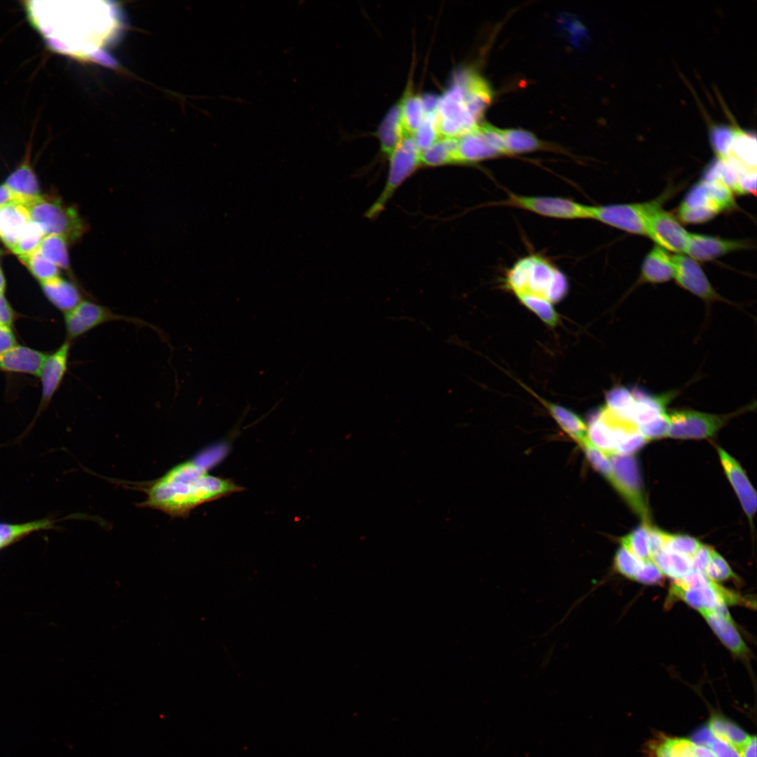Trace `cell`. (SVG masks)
Listing matches in <instances>:
<instances>
[{"instance_id": "cell-1", "label": "cell", "mask_w": 757, "mask_h": 757, "mask_svg": "<svg viewBox=\"0 0 757 757\" xmlns=\"http://www.w3.org/2000/svg\"><path fill=\"white\" fill-rule=\"evenodd\" d=\"M141 507L160 510L172 517H186L198 506L243 490L229 479L210 475L196 458L182 462L144 488Z\"/></svg>"}, {"instance_id": "cell-2", "label": "cell", "mask_w": 757, "mask_h": 757, "mask_svg": "<svg viewBox=\"0 0 757 757\" xmlns=\"http://www.w3.org/2000/svg\"><path fill=\"white\" fill-rule=\"evenodd\" d=\"M493 97V91L479 74L460 69L439 98L436 114L441 137L458 138L479 123Z\"/></svg>"}, {"instance_id": "cell-3", "label": "cell", "mask_w": 757, "mask_h": 757, "mask_svg": "<svg viewBox=\"0 0 757 757\" xmlns=\"http://www.w3.org/2000/svg\"><path fill=\"white\" fill-rule=\"evenodd\" d=\"M505 287L517 294H530L558 303L567 294L566 275L547 259L530 255L518 260L507 272Z\"/></svg>"}, {"instance_id": "cell-4", "label": "cell", "mask_w": 757, "mask_h": 757, "mask_svg": "<svg viewBox=\"0 0 757 757\" xmlns=\"http://www.w3.org/2000/svg\"><path fill=\"white\" fill-rule=\"evenodd\" d=\"M25 207L31 221L39 224L46 236H60L72 243L84 233V222L76 209L55 196H40Z\"/></svg>"}, {"instance_id": "cell-5", "label": "cell", "mask_w": 757, "mask_h": 757, "mask_svg": "<svg viewBox=\"0 0 757 757\" xmlns=\"http://www.w3.org/2000/svg\"><path fill=\"white\" fill-rule=\"evenodd\" d=\"M385 186L365 213L369 219L378 217L402 184L421 165V151L411 135H405L390 155Z\"/></svg>"}, {"instance_id": "cell-6", "label": "cell", "mask_w": 757, "mask_h": 757, "mask_svg": "<svg viewBox=\"0 0 757 757\" xmlns=\"http://www.w3.org/2000/svg\"><path fill=\"white\" fill-rule=\"evenodd\" d=\"M744 407L727 414H714L693 409H676L667 412L669 428L667 437L676 439L711 437L734 416L751 409Z\"/></svg>"}, {"instance_id": "cell-7", "label": "cell", "mask_w": 757, "mask_h": 757, "mask_svg": "<svg viewBox=\"0 0 757 757\" xmlns=\"http://www.w3.org/2000/svg\"><path fill=\"white\" fill-rule=\"evenodd\" d=\"M613 468L611 485L625 500L643 524H650L639 468L633 455L615 454L609 457Z\"/></svg>"}, {"instance_id": "cell-8", "label": "cell", "mask_w": 757, "mask_h": 757, "mask_svg": "<svg viewBox=\"0 0 757 757\" xmlns=\"http://www.w3.org/2000/svg\"><path fill=\"white\" fill-rule=\"evenodd\" d=\"M502 130L489 123H479L457 138V163H472L507 155Z\"/></svg>"}, {"instance_id": "cell-9", "label": "cell", "mask_w": 757, "mask_h": 757, "mask_svg": "<svg viewBox=\"0 0 757 757\" xmlns=\"http://www.w3.org/2000/svg\"><path fill=\"white\" fill-rule=\"evenodd\" d=\"M502 203L546 217L561 219H590V205L562 197L510 193Z\"/></svg>"}, {"instance_id": "cell-10", "label": "cell", "mask_w": 757, "mask_h": 757, "mask_svg": "<svg viewBox=\"0 0 757 757\" xmlns=\"http://www.w3.org/2000/svg\"><path fill=\"white\" fill-rule=\"evenodd\" d=\"M661 200H655L645 219L646 236L657 246L671 252L685 253L689 234L670 213L660 207Z\"/></svg>"}, {"instance_id": "cell-11", "label": "cell", "mask_w": 757, "mask_h": 757, "mask_svg": "<svg viewBox=\"0 0 757 757\" xmlns=\"http://www.w3.org/2000/svg\"><path fill=\"white\" fill-rule=\"evenodd\" d=\"M64 320L67 340L70 342L95 327L111 321L121 320L138 325H150L142 320L116 314L105 306L86 300L64 313Z\"/></svg>"}, {"instance_id": "cell-12", "label": "cell", "mask_w": 757, "mask_h": 757, "mask_svg": "<svg viewBox=\"0 0 757 757\" xmlns=\"http://www.w3.org/2000/svg\"><path fill=\"white\" fill-rule=\"evenodd\" d=\"M655 202L590 205V219L630 233L646 236L645 219Z\"/></svg>"}, {"instance_id": "cell-13", "label": "cell", "mask_w": 757, "mask_h": 757, "mask_svg": "<svg viewBox=\"0 0 757 757\" xmlns=\"http://www.w3.org/2000/svg\"><path fill=\"white\" fill-rule=\"evenodd\" d=\"M672 260L674 266L673 278L681 287L708 305L718 301L734 305L715 290L696 261L681 254L673 255Z\"/></svg>"}, {"instance_id": "cell-14", "label": "cell", "mask_w": 757, "mask_h": 757, "mask_svg": "<svg viewBox=\"0 0 757 757\" xmlns=\"http://www.w3.org/2000/svg\"><path fill=\"white\" fill-rule=\"evenodd\" d=\"M728 592V589L711 579L707 583L694 587H683L674 581L669 588L667 603L669 606L674 601L681 599L699 612L714 610L720 603H725Z\"/></svg>"}, {"instance_id": "cell-15", "label": "cell", "mask_w": 757, "mask_h": 757, "mask_svg": "<svg viewBox=\"0 0 757 757\" xmlns=\"http://www.w3.org/2000/svg\"><path fill=\"white\" fill-rule=\"evenodd\" d=\"M71 342L66 340L55 351L47 356L39 377L41 384V399L39 413L49 404L60 388L67 371Z\"/></svg>"}, {"instance_id": "cell-16", "label": "cell", "mask_w": 757, "mask_h": 757, "mask_svg": "<svg viewBox=\"0 0 757 757\" xmlns=\"http://www.w3.org/2000/svg\"><path fill=\"white\" fill-rule=\"evenodd\" d=\"M717 451L725 473L753 528V518L757 507L756 492L737 460L719 446H717Z\"/></svg>"}, {"instance_id": "cell-17", "label": "cell", "mask_w": 757, "mask_h": 757, "mask_svg": "<svg viewBox=\"0 0 757 757\" xmlns=\"http://www.w3.org/2000/svg\"><path fill=\"white\" fill-rule=\"evenodd\" d=\"M749 247L746 240H726L690 233L685 253L696 261H707Z\"/></svg>"}, {"instance_id": "cell-18", "label": "cell", "mask_w": 757, "mask_h": 757, "mask_svg": "<svg viewBox=\"0 0 757 757\" xmlns=\"http://www.w3.org/2000/svg\"><path fill=\"white\" fill-rule=\"evenodd\" d=\"M647 757H716L692 740L660 735L647 746Z\"/></svg>"}, {"instance_id": "cell-19", "label": "cell", "mask_w": 757, "mask_h": 757, "mask_svg": "<svg viewBox=\"0 0 757 757\" xmlns=\"http://www.w3.org/2000/svg\"><path fill=\"white\" fill-rule=\"evenodd\" d=\"M46 356L43 352L18 344L0 355V371L39 376Z\"/></svg>"}, {"instance_id": "cell-20", "label": "cell", "mask_w": 757, "mask_h": 757, "mask_svg": "<svg viewBox=\"0 0 757 757\" xmlns=\"http://www.w3.org/2000/svg\"><path fill=\"white\" fill-rule=\"evenodd\" d=\"M29 149L23 162L6 178L4 184L13 192L18 204L27 205L40 194L37 177L30 165Z\"/></svg>"}, {"instance_id": "cell-21", "label": "cell", "mask_w": 757, "mask_h": 757, "mask_svg": "<svg viewBox=\"0 0 757 757\" xmlns=\"http://www.w3.org/2000/svg\"><path fill=\"white\" fill-rule=\"evenodd\" d=\"M672 256L657 245L646 254L641 265L639 284H657L674 278Z\"/></svg>"}, {"instance_id": "cell-22", "label": "cell", "mask_w": 757, "mask_h": 757, "mask_svg": "<svg viewBox=\"0 0 757 757\" xmlns=\"http://www.w3.org/2000/svg\"><path fill=\"white\" fill-rule=\"evenodd\" d=\"M30 221L22 205L14 203L0 207V240L11 251Z\"/></svg>"}, {"instance_id": "cell-23", "label": "cell", "mask_w": 757, "mask_h": 757, "mask_svg": "<svg viewBox=\"0 0 757 757\" xmlns=\"http://www.w3.org/2000/svg\"><path fill=\"white\" fill-rule=\"evenodd\" d=\"M712 630L722 643L735 655L746 657L749 649L734 626L732 620H728L714 610L700 611Z\"/></svg>"}, {"instance_id": "cell-24", "label": "cell", "mask_w": 757, "mask_h": 757, "mask_svg": "<svg viewBox=\"0 0 757 757\" xmlns=\"http://www.w3.org/2000/svg\"><path fill=\"white\" fill-rule=\"evenodd\" d=\"M40 285L47 299L64 314L83 301L76 286L60 276L40 282Z\"/></svg>"}, {"instance_id": "cell-25", "label": "cell", "mask_w": 757, "mask_h": 757, "mask_svg": "<svg viewBox=\"0 0 757 757\" xmlns=\"http://www.w3.org/2000/svg\"><path fill=\"white\" fill-rule=\"evenodd\" d=\"M756 146L755 132L742 128L736 123L734 137L724 159H731L749 170H756Z\"/></svg>"}, {"instance_id": "cell-26", "label": "cell", "mask_w": 757, "mask_h": 757, "mask_svg": "<svg viewBox=\"0 0 757 757\" xmlns=\"http://www.w3.org/2000/svg\"><path fill=\"white\" fill-rule=\"evenodd\" d=\"M535 396L546 407L561 428L582 446L588 439L587 427L582 419L564 406L549 402L537 395Z\"/></svg>"}, {"instance_id": "cell-27", "label": "cell", "mask_w": 757, "mask_h": 757, "mask_svg": "<svg viewBox=\"0 0 757 757\" xmlns=\"http://www.w3.org/2000/svg\"><path fill=\"white\" fill-rule=\"evenodd\" d=\"M405 135L399 102L388 111L378 130L382 152L389 157Z\"/></svg>"}, {"instance_id": "cell-28", "label": "cell", "mask_w": 757, "mask_h": 757, "mask_svg": "<svg viewBox=\"0 0 757 757\" xmlns=\"http://www.w3.org/2000/svg\"><path fill=\"white\" fill-rule=\"evenodd\" d=\"M421 161L427 166L457 163V138L441 137L421 152Z\"/></svg>"}, {"instance_id": "cell-29", "label": "cell", "mask_w": 757, "mask_h": 757, "mask_svg": "<svg viewBox=\"0 0 757 757\" xmlns=\"http://www.w3.org/2000/svg\"><path fill=\"white\" fill-rule=\"evenodd\" d=\"M708 727L716 739L730 744L738 753L751 737L737 725L719 716H712Z\"/></svg>"}, {"instance_id": "cell-30", "label": "cell", "mask_w": 757, "mask_h": 757, "mask_svg": "<svg viewBox=\"0 0 757 757\" xmlns=\"http://www.w3.org/2000/svg\"><path fill=\"white\" fill-rule=\"evenodd\" d=\"M652 561L663 574L674 579L683 578L693 571L690 558L665 550L657 554Z\"/></svg>"}, {"instance_id": "cell-31", "label": "cell", "mask_w": 757, "mask_h": 757, "mask_svg": "<svg viewBox=\"0 0 757 757\" xmlns=\"http://www.w3.org/2000/svg\"><path fill=\"white\" fill-rule=\"evenodd\" d=\"M400 104L404 130L407 135L412 136L425 115L422 97L409 93Z\"/></svg>"}, {"instance_id": "cell-32", "label": "cell", "mask_w": 757, "mask_h": 757, "mask_svg": "<svg viewBox=\"0 0 757 757\" xmlns=\"http://www.w3.org/2000/svg\"><path fill=\"white\" fill-rule=\"evenodd\" d=\"M507 155L540 149L543 144L531 132L524 130H502Z\"/></svg>"}, {"instance_id": "cell-33", "label": "cell", "mask_w": 757, "mask_h": 757, "mask_svg": "<svg viewBox=\"0 0 757 757\" xmlns=\"http://www.w3.org/2000/svg\"><path fill=\"white\" fill-rule=\"evenodd\" d=\"M67 240L57 235H47L41 241L38 250L59 268H69Z\"/></svg>"}, {"instance_id": "cell-34", "label": "cell", "mask_w": 757, "mask_h": 757, "mask_svg": "<svg viewBox=\"0 0 757 757\" xmlns=\"http://www.w3.org/2000/svg\"><path fill=\"white\" fill-rule=\"evenodd\" d=\"M522 305L536 314L540 320L550 327H555L559 322V315L553 304L548 300L530 294H515Z\"/></svg>"}, {"instance_id": "cell-35", "label": "cell", "mask_w": 757, "mask_h": 757, "mask_svg": "<svg viewBox=\"0 0 757 757\" xmlns=\"http://www.w3.org/2000/svg\"><path fill=\"white\" fill-rule=\"evenodd\" d=\"M649 526L642 524L620 538L622 547L643 562L651 561L648 548Z\"/></svg>"}, {"instance_id": "cell-36", "label": "cell", "mask_w": 757, "mask_h": 757, "mask_svg": "<svg viewBox=\"0 0 757 757\" xmlns=\"http://www.w3.org/2000/svg\"><path fill=\"white\" fill-rule=\"evenodd\" d=\"M19 259L39 283L60 276L59 268L47 259L38 250Z\"/></svg>"}, {"instance_id": "cell-37", "label": "cell", "mask_w": 757, "mask_h": 757, "mask_svg": "<svg viewBox=\"0 0 757 757\" xmlns=\"http://www.w3.org/2000/svg\"><path fill=\"white\" fill-rule=\"evenodd\" d=\"M46 236L45 231L39 224L30 221L11 251L18 258L27 256L38 250Z\"/></svg>"}, {"instance_id": "cell-38", "label": "cell", "mask_w": 757, "mask_h": 757, "mask_svg": "<svg viewBox=\"0 0 757 757\" xmlns=\"http://www.w3.org/2000/svg\"><path fill=\"white\" fill-rule=\"evenodd\" d=\"M53 521L44 519L20 524L0 523V540L5 545L32 532L51 528Z\"/></svg>"}, {"instance_id": "cell-39", "label": "cell", "mask_w": 757, "mask_h": 757, "mask_svg": "<svg viewBox=\"0 0 757 757\" xmlns=\"http://www.w3.org/2000/svg\"><path fill=\"white\" fill-rule=\"evenodd\" d=\"M411 137L421 152L441 138L436 111L425 113L423 120Z\"/></svg>"}, {"instance_id": "cell-40", "label": "cell", "mask_w": 757, "mask_h": 757, "mask_svg": "<svg viewBox=\"0 0 757 757\" xmlns=\"http://www.w3.org/2000/svg\"><path fill=\"white\" fill-rule=\"evenodd\" d=\"M660 534L665 550L676 552L690 559L701 544L698 540L688 535L671 534L662 530H660Z\"/></svg>"}, {"instance_id": "cell-41", "label": "cell", "mask_w": 757, "mask_h": 757, "mask_svg": "<svg viewBox=\"0 0 757 757\" xmlns=\"http://www.w3.org/2000/svg\"><path fill=\"white\" fill-rule=\"evenodd\" d=\"M644 562L632 555L625 547H620L613 559V569L623 576L634 579Z\"/></svg>"}, {"instance_id": "cell-42", "label": "cell", "mask_w": 757, "mask_h": 757, "mask_svg": "<svg viewBox=\"0 0 757 757\" xmlns=\"http://www.w3.org/2000/svg\"><path fill=\"white\" fill-rule=\"evenodd\" d=\"M700 182L721 212L735 207L732 191L728 186L720 182Z\"/></svg>"}, {"instance_id": "cell-43", "label": "cell", "mask_w": 757, "mask_h": 757, "mask_svg": "<svg viewBox=\"0 0 757 757\" xmlns=\"http://www.w3.org/2000/svg\"><path fill=\"white\" fill-rule=\"evenodd\" d=\"M585 455L594 469L610 483L613 479V468L608 456L595 447L587 439L582 444Z\"/></svg>"}, {"instance_id": "cell-44", "label": "cell", "mask_w": 757, "mask_h": 757, "mask_svg": "<svg viewBox=\"0 0 757 757\" xmlns=\"http://www.w3.org/2000/svg\"><path fill=\"white\" fill-rule=\"evenodd\" d=\"M705 574L715 582L737 578L725 559L714 550L706 568Z\"/></svg>"}, {"instance_id": "cell-45", "label": "cell", "mask_w": 757, "mask_h": 757, "mask_svg": "<svg viewBox=\"0 0 757 757\" xmlns=\"http://www.w3.org/2000/svg\"><path fill=\"white\" fill-rule=\"evenodd\" d=\"M718 213L710 208L686 209L678 207L680 220L686 224H701L709 221Z\"/></svg>"}, {"instance_id": "cell-46", "label": "cell", "mask_w": 757, "mask_h": 757, "mask_svg": "<svg viewBox=\"0 0 757 757\" xmlns=\"http://www.w3.org/2000/svg\"><path fill=\"white\" fill-rule=\"evenodd\" d=\"M663 579L664 574L659 568L652 561H648L644 562L634 580L645 584H659Z\"/></svg>"}, {"instance_id": "cell-47", "label": "cell", "mask_w": 757, "mask_h": 757, "mask_svg": "<svg viewBox=\"0 0 757 757\" xmlns=\"http://www.w3.org/2000/svg\"><path fill=\"white\" fill-rule=\"evenodd\" d=\"M756 170L742 174L732 191L739 195L755 193L756 190Z\"/></svg>"}, {"instance_id": "cell-48", "label": "cell", "mask_w": 757, "mask_h": 757, "mask_svg": "<svg viewBox=\"0 0 757 757\" xmlns=\"http://www.w3.org/2000/svg\"><path fill=\"white\" fill-rule=\"evenodd\" d=\"M713 550L714 549L710 546L700 544L691 558L693 571L705 574Z\"/></svg>"}, {"instance_id": "cell-49", "label": "cell", "mask_w": 757, "mask_h": 757, "mask_svg": "<svg viewBox=\"0 0 757 757\" xmlns=\"http://www.w3.org/2000/svg\"><path fill=\"white\" fill-rule=\"evenodd\" d=\"M17 319V313L5 296L0 293V324L13 328Z\"/></svg>"}, {"instance_id": "cell-50", "label": "cell", "mask_w": 757, "mask_h": 757, "mask_svg": "<svg viewBox=\"0 0 757 757\" xmlns=\"http://www.w3.org/2000/svg\"><path fill=\"white\" fill-rule=\"evenodd\" d=\"M648 548L651 561L657 554L664 550L660 529L650 525L648 526Z\"/></svg>"}, {"instance_id": "cell-51", "label": "cell", "mask_w": 757, "mask_h": 757, "mask_svg": "<svg viewBox=\"0 0 757 757\" xmlns=\"http://www.w3.org/2000/svg\"><path fill=\"white\" fill-rule=\"evenodd\" d=\"M708 749L716 757H740L739 753L732 746L716 738L712 741Z\"/></svg>"}, {"instance_id": "cell-52", "label": "cell", "mask_w": 757, "mask_h": 757, "mask_svg": "<svg viewBox=\"0 0 757 757\" xmlns=\"http://www.w3.org/2000/svg\"><path fill=\"white\" fill-rule=\"evenodd\" d=\"M16 345L18 341L12 327L0 324V355Z\"/></svg>"}, {"instance_id": "cell-53", "label": "cell", "mask_w": 757, "mask_h": 757, "mask_svg": "<svg viewBox=\"0 0 757 757\" xmlns=\"http://www.w3.org/2000/svg\"><path fill=\"white\" fill-rule=\"evenodd\" d=\"M715 738L708 726L701 727L692 735V739L694 743L706 748L709 747Z\"/></svg>"}, {"instance_id": "cell-54", "label": "cell", "mask_w": 757, "mask_h": 757, "mask_svg": "<svg viewBox=\"0 0 757 757\" xmlns=\"http://www.w3.org/2000/svg\"><path fill=\"white\" fill-rule=\"evenodd\" d=\"M14 203H18L17 198L15 195L4 184H1L0 207Z\"/></svg>"}, {"instance_id": "cell-55", "label": "cell", "mask_w": 757, "mask_h": 757, "mask_svg": "<svg viewBox=\"0 0 757 757\" xmlns=\"http://www.w3.org/2000/svg\"><path fill=\"white\" fill-rule=\"evenodd\" d=\"M740 757H756V738L751 736L745 745L739 751Z\"/></svg>"}, {"instance_id": "cell-56", "label": "cell", "mask_w": 757, "mask_h": 757, "mask_svg": "<svg viewBox=\"0 0 757 757\" xmlns=\"http://www.w3.org/2000/svg\"><path fill=\"white\" fill-rule=\"evenodd\" d=\"M0 256H1V251H0ZM6 288V281L4 273L3 272V270L1 268V264H0V293H5Z\"/></svg>"}, {"instance_id": "cell-57", "label": "cell", "mask_w": 757, "mask_h": 757, "mask_svg": "<svg viewBox=\"0 0 757 757\" xmlns=\"http://www.w3.org/2000/svg\"><path fill=\"white\" fill-rule=\"evenodd\" d=\"M4 546H5V545L0 540V548L3 547Z\"/></svg>"}]
</instances>
